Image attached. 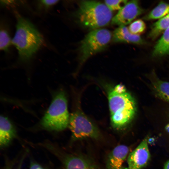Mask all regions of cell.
I'll use <instances>...</instances> for the list:
<instances>
[{
	"instance_id": "obj_14",
	"label": "cell",
	"mask_w": 169,
	"mask_h": 169,
	"mask_svg": "<svg viewBox=\"0 0 169 169\" xmlns=\"http://www.w3.org/2000/svg\"><path fill=\"white\" fill-rule=\"evenodd\" d=\"M66 169H96L87 160L81 157L71 156L65 161Z\"/></svg>"
},
{
	"instance_id": "obj_5",
	"label": "cell",
	"mask_w": 169,
	"mask_h": 169,
	"mask_svg": "<svg viewBox=\"0 0 169 169\" xmlns=\"http://www.w3.org/2000/svg\"><path fill=\"white\" fill-rule=\"evenodd\" d=\"M111 32L105 28L92 30L81 42L79 49V59L83 64L89 58L104 50L110 42Z\"/></svg>"
},
{
	"instance_id": "obj_16",
	"label": "cell",
	"mask_w": 169,
	"mask_h": 169,
	"mask_svg": "<svg viewBox=\"0 0 169 169\" xmlns=\"http://www.w3.org/2000/svg\"><path fill=\"white\" fill-rule=\"evenodd\" d=\"M169 13V3L160 2L144 18L147 20L160 19Z\"/></svg>"
},
{
	"instance_id": "obj_13",
	"label": "cell",
	"mask_w": 169,
	"mask_h": 169,
	"mask_svg": "<svg viewBox=\"0 0 169 169\" xmlns=\"http://www.w3.org/2000/svg\"><path fill=\"white\" fill-rule=\"evenodd\" d=\"M169 55V27L157 41L152 53L153 57H160Z\"/></svg>"
},
{
	"instance_id": "obj_4",
	"label": "cell",
	"mask_w": 169,
	"mask_h": 169,
	"mask_svg": "<svg viewBox=\"0 0 169 169\" xmlns=\"http://www.w3.org/2000/svg\"><path fill=\"white\" fill-rule=\"evenodd\" d=\"M69 118L66 97L64 92L60 91L54 95L41 124L48 130L61 131L69 126Z\"/></svg>"
},
{
	"instance_id": "obj_25",
	"label": "cell",
	"mask_w": 169,
	"mask_h": 169,
	"mask_svg": "<svg viewBox=\"0 0 169 169\" xmlns=\"http://www.w3.org/2000/svg\"><path fill=\"white\" fill-rule=\"evenodd\" d=\"M12 165H9L8 166L6 167L5 168V169H11L12 168Z\"/></svg>"
},
{
	"instance_id": "obj_2",
	"label": "cell",
	"mask_w": 169,
	"mask_h": 169,
	"mask_svg": "<svg viewBox=\"0 0 169 169\" xmlns=\"http://www.w3.org/2000/svg\"><path fill=\"white\" fill-rule=\"evenodd\" d=\"M15 33L12 39L17 49L20 60H29L42 45L43 39L33 24L27 19L16 13Z\"/></svg>"
},
{
	"instance_id": "obj_1",
	"label": "cell",
	"mask_w": 169,
	"mask_h": 169,
	"mask_svg": "<svg viewBox=\"0 0 169 169\" xmlns=\"http://www.w3.org/2000/svg\"><path fill=\"white\" fill-rule=\"evenodd\" d=\"M111 123L113 127L121 129L129 124L137 110L134 98L121 84L115 85L108 93Z\"/></svg>"
},
{
	"instance_id": "obj_19",
	"label": "cell",
	"mask_w": 169,
	"mask_h": 169,
	"mask_svg": "<svg viewBox=\"0 0 169 169\" xmlns=\"http://www.w3.org/2000/svg\"><path fill=\"white\" fill-rule=\"evenodd\" d=\"M128 1L125 0H105V4L112 11H119L121 9Z\"/></svg>"
},
{
	"instance_id": "obj_10",
	"label": "cell",
	"mask_w": 169,
	"mask_h": 169,
	"mask_svg": "<svg viewBox=\"0 0 169 169\" xmlns=\"http://www.w3.org/2000/svg\"><path fill=\"white\" fill-rule=\"evenodd\" d=\"M113 40L115 42L125 43L138 45L146 43V41L139 35L131 33L125 26H120L114 31Z\"/></svg>"
},
{
	"instance_id": "obj_3",
	"label": "cell",
	"mask_w": 169,
	"mask_h": 169,
	"mask_svg": "<svg viewBox=\"0 0 169 169\" xmlns=\"http://www.w3.org/2000/svg\"><path fill=\"white\" fill-rule=\"evenodd\" d=\"M76 15L81 25L93 30L107 25L112 18V11L106 5L95 1H81Z\"/></svg>"
},
{
	"instance_id": "obj_18",
	"label": "cell",
	"mask_w": 169,
	"mask_h": 169,
	"mask_svg": "<svg viewBox=\"0 0 169 169\" xmlns=\"http://www.w3.org/2000/svg\"><path fill=\"white\" fill-rule=\"evenodd\" d=\"M146 28L144 22L141 19H138L131 23L128 29L132 33L139 35L144 31Z\"/></svg>"
},
{
	"instance_id": "obj_17",
	"label": "cell",
	"mask_w": 169,
	"mask_h": 169,
	"mask_svg": "<svg viewBox=\"0 0 169 169\" xmlns=\"http://www.w3.org/2000/svg\"><path fill=\"white\" fill-rule=\"evenodd\" d=\"M12 44V39L7 32L1 29L0 32V49L4 51H8V48Z\"/></svg>"
},
{
	"instance_id": "obj_11",
	"label": "cell",
	"mask_w": 169,
	"mask_h": 169,
	"mask_svg": "<svg viewBox=\"0 0 169 169\" xmlns=\"http://www.w3.org/2000/svg\"><path fill=\"white\" fill-rule=\"evenodd\" d=\"M16 132L14 126L7 117L1 115L0 119V145H8L15 137Z\"/></svg>"
},
{
	"instance_id": "obj_23",
	"label": "cell",
	"mask_w": 169,
	"mask_h": 169,
	"mask_svg": "<svg viewBox=\"0 0 169 169\" xmlns=\"http://www.w3.org/2000/svg\"><path fill=\"white\" fill-rule=\"evenodd\" d=\"M23 158L21 159L20 161V162L19 163V165H18V168H17V169H21L22 164L23 163Z\"/></svg>"
},
{
	"instance_id": "obj_15",
	"label": "cell",
	"mask_w": 169,
	"mask_h": 169,
	"mask_svg": "<svg viewBox=\"0 0 169 169\" xmlns=\"http://www.w3.org/2000/svg\"><path fill=\"white\" fill-rule=\"evenodd\" d=\"M169 27V13L159 19L152 26L148 36L154 40Z\"/></svg>"
},
{
	"instance_id": "obj_21",
	"label": "cell",
	"mask_w": 169,
	"mask_h": 169,
	"mask_svg": "<svg viewBox=\"0 0 169 169\" xmlns=\"http://www.w3.org/2000/svg\"><path fill=\"white\" fill-rule=\"evenodd\" d=\"M29 169H45L38 164L34 162L31 163Z\"/></svg>"
},
{
	"instance_id": "obj_7",
	"label": "cell",
	"mask_w": 169,
	"mask_h": 169,
	"mask_svg": "<svg viewBox=\"0 0 169 169\" xmlns=\"http://www.w3.org/2000/svg\"><path fill=\"white\" fill-rule=\"evenodd\" d=\"M144 10L137 0L128 2L112 18V24L125 26L141 14Z\"/></svg>"
},
{
	"instance_id": "obj_8",
	"label": "cell",
	"mask_w": 169,
	"mask_h": 169,
	"mask_svg": "<svg viewBox=\"0 0 169 169\" xmlns=\"http://www.w3.org/2000/svg\"><path fill=\"white\" fill-rule=\"evenodd\" d=\"M150 158L148 140L145 138L129 155L128 169H142L147 164Z\"/></svg>"
},
{
	"instance_id": "obj_26",
	"label": "cell",
	"mask_w": 169,
	"mask_h": 169,
	"mask_svg": "<svg viewBox=\"0 0 169 169\" xmlns=\"http://www.w3.org/2000/svg\"><path fill=\"white\" fill-rule=\"evenodd\" d=\"M120 169H128V167L126 168L122 166Z\"/></svg>"
},
{
	"instance_id": "obj_9",
	"label": "cell",
	"mask_w": 169,
	"mask_h": 169,
	"mask_svg": "<svg viewBox=\"0 0 169 169\" xmlns=\"http://www.w3.org/2000/svg\"><path fill=\"white\" fill-rule=\"evenodd\" d=\"M129 151L128 147L124 145H119L115 147L109 156L106 169H120Z\"/></svg>"
},
{
	"instance_id": "obj_22",
	"label": "cell",
	"mask_w": 169,
	"mask_h": 169,
	"mask_svg": "<svg viewBox=\"0 0 169 169\" xmlns=\"http://www.w3.org/2000/svg\"><path fill=\"white\" fill-rule=\"evenodd\" d=\"M164 169H169V160L165 164Z\"/></svg>"
},
{
	"instance_id": "obj_6",
	"label": "cell",
	"mask_w": 169,
	"mask_h": 169,
	"mask_svg": "<svg viewBox=\"0 0 169 169\" xmlns=\"http://www.w3.org/2000/svg\"><path fill=\"white\" fill-rule=\"evenodd\" d=\"M69 126L74 140L88 138L96 139L100 136L97 128L80 111H76L71 115Z\"/></svg>"
},
{
	"instance_id": "obj_24",
	"label": "cell",
	"mask_w": 169,
	"mask_h": 169,
	"mask_svg": "<svg viewBox=\"0 0 169 169\" xmlns=\"http://www.w3.org/2000/svg\"><path fill=\"white\" fill-rule=\"evenodd\" d=\"M165 129H166V130L167 132H169V121L168 123V124L166 125L165 127Z\"/></svg>"
},
{
	"instance_id": "obj_20",
	"label": "cell",
	"mask_w": 169,
	"mask_h": 169,
	"mask_svg": "<svg viewBox=\"0 0 169 169\" xmlns=\"http://www.w3.org/2000/svg\"><path fill=\"white\" fill-rule=\"evenodd\" d=\"M59 1V0H41L39 1V5L40 8L47 10L57 3Z\"/></svg>"
},
{
	"instance_id": "obj_12",
	"label": "cell",
	"mask_w": 169,
	"mask_h": 169,
	"mask_svg": "<svg viewBox=\"0 0 169 169\" xmlns=\"http://www.w3.org/2000/svg\"><path fill=\"white\" fill-rule=\"evenodd\" d=\"M153 92L158 98L169 103V82L160 79L154 74L149 77Z\"/></svg>"
}]
</instances>
